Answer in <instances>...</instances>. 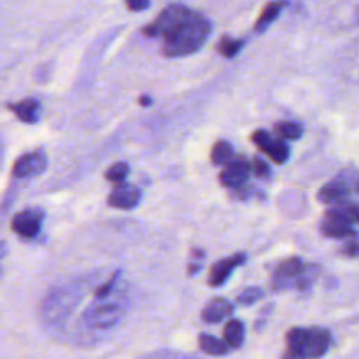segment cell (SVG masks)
<instances>
[{
  "label": "cell",
  "instance_id": "obj_29",
  "mask_svg": "<svg viewBox=\"0 0 359 359\" xmlns=\"http://www.w3.org/2000/svg\"><path fill=\"white\" fill-rule=\"evenodd\" d=\"M354 189L359 192V175L355 176V180H354Z\"/></svg>",
  "mask_w": 359,
  "mask_h": 359
},
{
  "label": "cell",
  "instance_id": "obj_19",
  "mask_svg": "<svg viewBox=\"0 0 359 359\" xmlns=\"http://www.w3.org/2000/svg\"><path fill=\"white\" fill-rule=\"evenodd\" d=\"M275 133L280 140H299L303 134V127L298 122H280L275 127Z\"/></svg>",
  "mask_w": 359,
  "mask_h": 359
},
{
  "label": "cell",
  "instance_id": "obj_26",
  "mask_svg": "<svg viewBox=\"0 0 359 359\" xmlns=\"http://www.w3.org/2000/svg\"><path fill=\"white\" fill-rule=\"evenodd\" d=\"M344 252H345V254H347V255H351V257H359V243H355V241H352V243L345 245Z\"/></svg>",
  "mask_w": 359,
  "mask_h": 359
},
{
  "label": "cell",
  "instance_id": "obj_3",
  "mask_svg": "<svg viewBox=\"0 0 359 359\" xmlns=\"http://www.w3.org/2000/svg\"><path fill=\"white\" fill-rule=\"evenodd\" d=\"M113 296H115V292L108 298H95V302L83 312V326L95 331L115 327L126 316V302L113 298Z\"/></svg>",
  "mask_w": 359,
  "mask_h": 359
},
{
  "label": "cell",
  "instance_id": "obj_18",
  "mask_svg": "<svg viewBox=\"0 0 359 359\" xmlns=\"http://www.w3.org/2000/svg\"><path fill=\"white\" fill-rule=\"evenodd\" d=\"M282 8H284V2H271V4L266 6L264 11L259 16L257 23H255V30H257V32H262L269 23L275 22V20L278 18V15H280Z\"/></svg>",
  "mask_w": 359,
  "mask_h": 359
},
{
  "label": "cell",
  "instance_id": "obj_15",
  "mask_svg": "<svg viewBox=\"0 0 359 359\" xmlns=\"http://www.w3.org/2000/svg\"><path fill=\"white\" fill-rule=\"evenodd\" d=\"M9 109L25 123H36L39 120V102L36 99H25L16 104H9Z\"/></svg>",
  "mask_w": 359,
  "mask_h": 359
},
{
  "label": "cell",
  "instance_id": "obj_6",
  "mask_svg": "<svg viewBox=\"0 0 359 359\" xmlns=\"http://www.w3.org/2000/svg\"><path fill=\"white\" fill-rule=\"evenodd\" d=\"M79 298L78 291H71V289H64V291L51 292L43 303V317L46 323H58L64 319L69 312L76 306Z\"/></svg>",
  "mask_w": 359,
  "mask_h": 359
},
{
  "label": "cell",
  "instance_id": "obj_9",
  "mask_svg": "<svg viewBox=\"0 0 359 359\" xmlns=\"http://www.w3.org/2000/svg\"><path fill=\"white\" fill-rule=\"evenodd\" d=\"M41 224H43V213L39 210H27V212H20L18 215L13 219V231L18 234L23 240H32L39 234Z\"/></svg>",
  "mask_w": 359,
  "mask_h": 359
},
{
  "label": "cell",
  "instance_id": "obj_1",
  "mask_svg": "<svg viewBox=\"0 0 359 359\" xmlns=\"http://www.w3.org/2000/svg\"><path fill=\"white\" fill-rule=\"evenodd\" d=\"M210 30L212 25L205 16L191 11L185 6L172 4L144 29V34L164 39L162 50L165 57H185L205 44Z\"/></svg>",
  "mask_w": 359,
  "mask_h": 359
},
{
  "label": "cell",
  "instance_id": "obj_22",
  "mask_svg": "<svg viewBox=\"0 0 359 359\" xmlns=\"http://www.w3.org/2000/svg\"><path fill=\"white\" fill-rule=\"evenodd\" d=\"M241 46H243V43H241V41L231 39V37H224L222 43H220V46H219V50L224 57L231 58V57H234L238 51H240Z\"/></svg>",
  "mask_w": 359,
  "mask_h": 359
},
{
  "label": "cell",
  "instance_id": "obj_14",
  "mask_svg": "<svg viewBox=\"0 0 359 359\" xmlns=\"http://www.w3.org/2000/svg\"><path fill=\"white\" fill-rule=\"evenodd\" d=\"M233 303L227 302V299L217 298L208 303V306H206L205 312H203V320H205V323H220V320H224L226 317H229L231 313H233Z\"/></svg>",
  "mask_w": 359,
  "mask_h": 359
},
{
  "label": "cell",
  "instance_id": "obj_27",
  "mask_svg": "<svg viewBox=\"0 0 359 359\" xmlns=\"http://www.w3.org/2000/svg\"><path fill=\"white\" fill-rule=\"evenodd\" d=\"M6 254H8V245L4 241H0V259L6 257Z\"/></svg>",
  "mask_w": 359,
  "mask_h": 359
},
{
  "label": "cell",
  "instance_id": "obj_28",
  "mask_svg": "<svg viewBox=\"0 0 359 359\" xmlns=\"http://www.w3.org/2000/svg\"><path fill=\"white\" fill-rule=\"evenodd\" d=\"M140 104L141 106H150L151 104V99L147 97V95H143V97L140 99Z\"/></svg>",
  "mask_w": 359,
  "mask_h": 359
},
{
  "label": "cell",
  "instance_id": "obj_7",
  "mask_svg": "<svg viewBox=\"0 0 359 359\" xmlns=\"http://www.w3.org/2000/svg\"><path fill=\"white\" fill-rule=\"evenodd\" d=\"M252 141L264 151L268 157H271V161L278 162V164H284L289 158V147L284 143V140L280 137H271L266 130H255L252 134Z\"/></svg>",
  "mask_w": 359,
  "mask_h": 359
},
{
  "label": "cell",
  "instance_id": "obj_25",
  "mask_svg": "<svg viewBox=\"0 0 359 359\" xmlns=\"http://www.w3.org/2000/svg\"><path fill=\"white\" fill-rule=\"evenodd\" d=\"M127 2V8L130 9V11H144V9L150 6V0H126Z\"/></svg>",
  "mask_w": 359,
  "mask_h": 359
},
{
  "label": "cell",
  "instance_id": "obj_5",
  "mask_svg": "<svg viewBox=\"0 0 359 359\" xmlns=\"http://www.w3.org/2000/svg\"><path fill=\"white\" fill-rule=\"evenodd\" d=\"M359 206L347 205V203H338L333 210L324 215L320 231L327 238H352L355 236V231L352 229V224L355 222Z\"/></svg>",
  "mask_w": 359,
  "mask_h": 359
},
{
  "label": "cell",
  "instance_id": "obj_11",
  "mask_svg": "<svg viewBox=\"0 0 359 359\" xmlns=\"http://www.w3.org/2000/svg\"><path fill=\"white\" fill-rule=\"evenodd\" d=\"M354 180L345 178V176L333 180V182H330V184H326L320 189L319 199L323 203H326V205H338V203H344L345 198L348 196V192H351V189L354 187Z\"/></svg>",
  "mask_w": 359,
  "mask_h": 359
},
{
  "label": "cell",
  "instance_id": "obj_31",
  "mask_svg": "<svg viewBox=\"0 0 359 359\" xmlns=\"http://www.w3.org/2000/svg\"><path fill=\"white\" fill-rule=\"evenodd\" d=\"M355 222H359V210H358V217H355Z\"/></svg>",
  "mask_w": 359,
  "mask_h": 359
},
{
  "label": "cell",
  "instance_id": "obj_12",
  "mask_svg": "<svg viewBox=\"0 0 359 359\" xmlns=\"http://www.w3.org/2000/svg\"><path fill=\"white\" fill-rule=\"evenodd\" d=\"M140 198L141 196H140V191H137V187L122 182V184H118L115 189H113L111 194H109L108 198V203L109 206H113V208L130 210L140 203Z\"/></svg>",
  "mask_w": 359,
  "mask_h": 359
},
{
  "label": "cell",
  "instance_id": "obj_21",
  "mask_svg": "<svg viewBox=\"0 0 359 359\" xmlns=\"http://www.w3.org/2000/svg\"><path fill=\"white\" fill-rule=\"evenodd\" d=\"M127 175H129V165H127L126 162H116V164H113L111 168H109V171L106 172V178H108L109 182H118V184H122Z\"/></svg>",
  "mask_w": 359,
  "mask_h": 359
},
{
  "label": "cell",
  "instance_id": "obj_32",
  "mask_svg": "<svg viewBox=\"0 0 359 359\" xmlns=\"http://www.w3.org/2000/svg\"><path fill=\"white\" fill-rule=\"evenodd\" d=\"M358 23H359V11H358Z\"/></svg>",
  "mask_w": 359,
  "mask_h": 359
},
{
  "label": "cell",
  "instance_id": "obj_8",
  "mask_svg": "<svg viewBox=\"0 0 359 359\" xmlns=\"http://www.w3.org/2000/svg\"><path fill=\"white\" fill-rule=\"evenodd\" d=\"M44 169H46V155H44V151H30V154L22 155L15 162L13 176L20 180L34 178V176L41 175Z\"/></svg>",
  "mask_w": 359,
  "mask_h": 359
},
{
  "label": "cell",
  "instance_id": "obj_10",
  "mask_svg": "<svg viewBox=\"0 0 359 359\" xmlns=\"http://www.w3.org/2000/svg\"><path fill=\"white\" fill-rule=\"evenodd\" d=\"M250 169L252 165L245 158H233L227 164H224L222 172H220V184L229 189L241 187L247 182Z\"/></svg>",
  "mask_w": 359,
  "mask_h": 359
},
{
  "label": "cell",
  "instance_id": "obj_4",
  "mask_svg": "<svg viewBox=\"0 0 359 359\" xmlns=\"http://www.w3.org/2000/svg\"><path fill=\"white\" fill-rule=\"evenodd\" d=\"M317 275H319V268L317 266L305 264L298 257L285 259L278 266L277 273H275L273 287L277 291H285V289H306L312 285Z\"/></svg>",
  "mask_w": 359,
  "mask_h": 359
},
{
  "label": "cell",
  "instance_id": "obj_16",
  "mask_svg": "<svg viewBox=\"0 0 359 359\" xmlns=\"http://www.w3.org/2000/svg\"><path fill=\"white\" fill-rule=\"evenodd\" d=\"M243 337H245V330L243 324L240 320L233 319L226 324L224 327V341H226L227 347L238 348L241 344H243Z\"/></svg>",
  "mask_w": 359,
  "mask_h": 359
},
{
  "label": "cell",
  "instance_id": "obj_23",
  "mask_svg": "<svg viewBox=\"0 0 359 359\" xmlns=\"http://www.w3.org/2000/svg\"><path fill=\"white\" fill-rule=\"evenodd\" d=\"M262 296H264V292H262L259 287L245 289V291L238 296L236 302L240 303V305H250V303H255L257 299H261Z\"/></svg>",
  "mask_w": 359,
  "mask_h": 359
},
{
  "label": "cell",
  "instance_id": "obj_20",
  "mask_svg": "<svg viewBox=\"0 0 359 359\" xmlns=\"http://www.w3.org/2000/svg\"><path fill=\"white\" fill-rule=\"evenodd\" d=\"M233 157V147L227 141H219L212 150V162L217 165H224Z\"/></svg>",
  "mask_w": 359,
  "mask_h": 359
},
{
  "label": "cell",
  "instance_id": "obj_17",
  "mask_svg": "<svg viewBox=\"0 0 359 359\" xmlns=\"http://www.w3.org/2000/svg\"><path fill=\"white\" fill-rule=\"evenodd\" d=\"M199 347H201L203 352L210 355H222L229 351L226 341L219 340V338L212 337V334H201L199 337Z\"/></svg>",
  "mask_w": 359,
  "mask_h": 359
},
{
  "label": "cell",
  "instance_id": "obj_13",
  "mask_svg": "<svg viewBox=\"0 0 359 359\" xmlns=\"http://www.w3.org/2000/svg\"><path fill=\"white\" fill-rule=\"evenodd\" d=\"M243 261H245V255H233V257L217 261L215 264H213L212 271H210V285H213V287L222 285L224 282L229 278V275L233 273V269L238 268Z\"/></svg>",
  "mask_w": 359,
  "mask_h": 359
},
{
  "label": "cell",
  "instance_id": "obj_30",
  "mask_svg": "<svg viewBox=\"0 0 359 359\" xmlns=\"http://www.w3.org/2000/svg\"><path fill=\"white\" fill-rule=\"evenodd\" d=\"M0 162H2V144H0Z\"/></svg>",
  "mask_w": 359,
  "mask_h": 359
},
{
  "label": "cell",
  "instance_id": "obj_2",
  "mask_svg": "<svg viewBox=\"0 0 359 359\" xmlns=\"http://www.w3.org/2000/svg\"><path fill=\"white\" fill-rule=\"evenodd\" d=\"M331 345V334L323 327H294L287 333L284 359H319Z\"/></svg>",
  "mask_w": 359,
  "mask_h": 359
},
{
  "label": "cell",
  "instance_id": "obj_24",
  "mask_svg": "<svg viewBox=\"0 0 359 359\" xmlns=\"http://www.w3.org/2000/svg\"><path fill=\"white\" fill-rule=\"evenodd\" d=\"M252 171H254V175L259 176V178H268L269 165L266 164L264 161H261V158H254V162H252Z\"/></svg>",
  "mask_w": 359,
  "mask_h": 359
}]
</instances>
